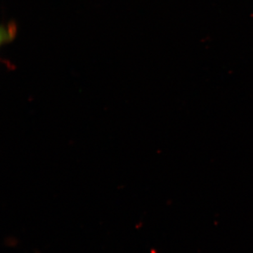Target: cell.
<instances>
[{
	"label": "cell",
	"mask_w": 253,
	"mask_h": 253,
	"mask_svg": "<svg viewBox=\"0 0 253 253\" xmlns=\"http://www.w3.org/2000/svg\"><path fill=\"white\" fill-rule=\"evenodd\" d=\"M0 42H1V45H4V44L9 43V36H8L6 28L4 26H1V31H0Z\"/></svg>",
	"instance_id": "obj_2"
},
{
	"label": "cell",
	"mask_w": 253,
	"mask_h": 253,
	"mask_svg": "<svg viewBox=\"0 0 253 253\" xmlns=\"http://www.w3.org/2000/svg\"><path fill=\"white\" fill-rule=\"evenodd\" d=\"M6 31H7L8 36H9V43L12 42L16 38L17 34V24L14 21H11L8 23L6 26Z\"/></svg>",
	"instance_id": "obj_1"
}]
</instances>
